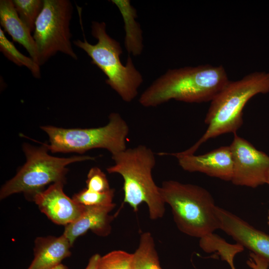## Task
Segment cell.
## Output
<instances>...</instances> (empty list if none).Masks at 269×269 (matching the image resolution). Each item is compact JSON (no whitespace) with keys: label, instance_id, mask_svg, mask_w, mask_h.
<instances>
[{"label":"cell","instance_id":"17","mask_svg":"<svg viewBox=\"0 0 269 269\" xmlns=\"http://www.w3.org/2000/svg\"><path fill=\"white\" fill-rule=\"evenodd\" d=\"M133 269H162L159 261L154 239L150 233L140 235L137 249L133 254Z\"/></svg>","mask_w":269,"mask_h":269},{"label":"cell","instance_id":"1","mask_svg":"<svg viewBox=\"0 0 269 269\" xmlns=\"http://www.w3.org/2000/svg\"><path fill=\"white\" fill-rule=\"evenodd\" d=\"M229 81L222 65L169 69L144 91L139 103L144 107H154L171 100L190 103L211 102Z\"/></svg>","mask_w":269,"mask_h":269},{"label":"cell","instance_id":"19","mask_svg":"<svg viewBox=\"0 0 269 269\" xmlns=\"http://www.w3.org/2000/svg\"><path fill=\"white\" fill-rule=\"evenodd\" d=\"M0 50L8 59L17 66L27 67L35 78L40 77V66L31 57L25 56L17 49L13 43L6 37L1 28Z\"/></svg>","mask_w":269,"mask_h":269},{"label":"cell","instance_id":"20","mask_svg":"<svg viewBox=\"0 0 269 269\" xmlns=\"http://www.w3.org/2000/svg\"><path fill=\"white\" fill-rule=\"evenodd\" d=\"M14 8L20 19L34 31L36 21L43 5V0H13Z\"/></svg>","mask_w":269,"mask_h":269},{"label":"cell","instance_id":"21","mask_svg":"<svg viewBox=\"0 0 269 269\" xmlns=\"http://www.w3.org/2000/svg\"><path fill=\"white\" fill-rule=\"evenodd\" d=\"M133 254L113 251L100 257L97 269H133Z\"/></svg>","mask_w":269,"mask_h":269},{"label":"cell","instance_id":"28","mask_svg":"<svg viewBox=\"0 0 269 269\" xmlns=\"http://www.w3.org/2000/svg\"><path fill=\"white\" fill-rule=\"evenodd\" d=\"M268 224L269 225V214H268Z\"/></svg>","mask_w":269,"mask_h":269},{"label":"cell","instance_id":"7","mask_svg":"<svg viewBox=\"0 0 269 269\" xmlns=\"http://www.w3.org/2000/svg\"><path fill=\"white\" fill-rule=\"evenodd\" d=\"M42 144L38 147L23 144L22 148L26 162L13 178L2 186L0 191L1 199L20 192L33 195L42 191V188L50 183H64L68 165L95 159L94 157L88 155L66 158L53 156L48 154L46 144Z\"/></svg>","mask_w":269,"mask_h":269},{"label":"cell","instance_id":"3","mask_svg":"<svg viewBox=\"0 0 269 269\" xmlns=\"http://www.w3.org/2000/svg\"><path fill=\"white\" fill-rule=\"evenodd\" d=\"M112 158L115 164L107 170L123 178L124 202L134 211L144 202L147 206L150 219L162 217L165 203L160 187L156 185L152 176V170L156 164L153 151L145 145H139L112 155Z\"/></svg>","mask_w":269,"mask_h":269},{"label":"cell","instance_id":"26","mask_svg":"<svg viewBox=\"0 0 269 269\" xmlns=\"http://www.w3.org/2000/svg\"><path fill=\"white\" fill-rule=\"evenodd\" d=\"M51 269H68L66 266L61 263L52 268Z\"/></svg>","mask_w":269,"mask_h":269},{"label":"cell","instance_id":"9","mask_svg":"<svg viewBox=\"0 0 269 269\" xmlns=\"http://www.w3.org/2000/svg\"><path fill=\"white\" fill-rule=\"evenodd\" d=\"M230 146L233 163L232 182L252 188L266 183L269 156L236 133Z\"/></svg>","mask_w":269,"mask_h":269},{"label":"cell","instance_id":"6","mask_svg":"<svg viewBox=\"0 0 269 269\" xmlns=\"http://www.w3.org/2000/svg\"><path fill=\"white\" fill-rule=\"evenodd\" d=\"M41 129L48 135L45 143L52 152L83 153L93 148H104L115 155L127 148L129 127L118 113L109 116L108 123L103 127L89 129H64L51 126Z\"/></svg>","mask_w":269,"mask_h":269},{"label":"cell","instance_id":"24","mask_svg":"<svg viewBox=\"0 0 269 269\" xmlns=\"http://www.w3.org/2000/svg\"><path fill=\"white\" fill-rule=\"evenodd\" d=\"M250 258L247 262V265L252 269H268L269 263L262 257L252 252L250 254Z\"/></svg>","mask_w":269,"mask_h":269},{"label":"cell","instance_id":"16","mask_svg":"<svg viewBox=\"0 0 269 269\" xmlns=\"http://www.w3.org/2000/svg\"><path fill=\"white\" fill-rule=\"evenodd\" d=\"M119 9L123 16L126 36L125 45L127 51L133 55H140L143 49L142 31L138 23L136 21V10L128 0H112Z\"/></svg>","mask_w":269,"mask_h":269},{"label":"cell","instance_id":"27","mask_svg":"<svg viewBox=\"0 0 269 269\" xmlns=\"http://www.w3.org/2000/svg\"><path fill=\"white\" fill-rule=\"evenodd\" d=\"M266 183L269 185V170L268 172L267 177H266Z\"/></svg>","mask_w":269,"mask_h":269},{"label":"cell","instance_id":"14","mask_svg":"<svg viewBox=\"0 0 269 269\" xmlns=\"http://www.w3.org/2000/svg\"><path fill=\"white\" fill-rule=\"evenodd\" d=\"M0 23L12 40L22 45L38 64L37 49L31 32L20 19L12 0H0Z\"/></svg>","mask_w":269,"mask_h":269},{"label":"cell","instance_id":"22","mask_svg":"<svg viewBox=\"0 0 269 269\" xmlns=\"http://www.w3.org/2000/svg\"><path fill=\"white\" fill-rule=\"evenodd\" d=\"M115 190L98 192L84 189L75 194L73 198L77 203L85 206H107L113 204Z\"/></svg>","mask_w":269,"mask_h":269},{"label":"cell","instance_id":"18","mask_svg":"<svg viewBox=\"0 0 269 269\" xmlns=\"http://www.w3.org/2000/svg\"><path fill=\"white\" fill-rule=\"evenodd\" d=\"M200 246L208 253L217 252L223 260L226 261L231 268L235 267L234 259L238 253L244 250V247L238 244L235 245L227 243L219 236L211 234L200 239Z\"/></svg>","mask_w":269,"mask_h":269},{"label":"cell","instance_id":"11","mask_svg":"<svg viewBox=\"0 0 269 269\" xmlns=\"http://www.w3.org/2000/svg\"><path fill=\"white\" fill-rule=\"evenodd\" d=\"M219 229L222 230L243 247L259 255L269 263V235L259 230L238 216L215 206Z\"/></svg>","mask_w":269,"mask_h":269},{"label":"cell","instance_id":"12","mask_svg":"<svg viewBox=\"0 0 269 269\" xmlns=\"http://www.w3.org/2000/svg\"><path fill=\"white\" fill-rule=\"evenodd\" d=\"M63 182L52 184L45 190L33 195L40 211L54 223L67 225L79 217L86 206L68 197L64 192Z\"/></svg>","mask_w":269,"mask_h":269},{"label":"cell","instance_id":"23","mask_svg":"<svg viewBox=\"0 0 269 269\" xmlns=\"http://www.w3.org/2000/svg\"><path fill=\"white\" fill-rule=\"evenodd\" d=\"M86 184L87 188L93 191L105 192L111 189L106 174L98 167L89 170Z\"/></svg>","mask_w":269,"mask_h":269},{"label":"cell","instance_id":"8","mask_svg":"<svg viewBox=\"0 0 269 269\" xmlns=\"http://www.w3.org/2000/svg\"><path fill=\"white\" fill-rule=\"evenodd\" d=\"M72 14V5L69 0H43L33 35L40 66L58 52L74 59H78L71 42L70 23Z\"/></svg>","mask_w":269,"mask_h":269},{"label":"cell","instance_id":"4","mask_svg":"<svg viewBox=\"0 0 269 269\" xmlns=\"http://www.w3.org/2000/svg\"><path fill=\"white\" fill-rule=\"evenodd\" d=\"M165 203L171 207L174 221L182 233L202 238L219 229L214 199L205 188L174 180L160 187Z\"/></svg>","mask_w":269,"mask_h":269},{"label":"cell","instance_id":"2","mask_svg":"<svg viewBox=\"0 0 269 269\" xmlns=\"http://www.w3.org/2000/svg\"><path fill=\"white\" fill-rule=\"evenodd\" d=\"M269 92V72H254L240 80L230 81L210 102L204 120L208 127L204 134L181 153L194 154L209 139L226 133H236L243 123V111L246 104L254 96Z\"/></svg>","mask_w":269,"mask_h":269},{"label":"cell","instance_id":"13","mask_svg":"<svg viewBox=\"0 0 269 269\" xmlns=\"http://www.w3.org/2000/svg\"><path fill=\"white\" fill-rule=\"evenodd\" d=\"M113 203L107 206H86L81 215L66 225L63 235L71 246L78 237L90 230L99 235H107L110 232L111 217L109 213L115 208Z\"/></svg>","mask_w":269,"mask_h":269},{"label":"cell","instance_id":"29","mask_svg":"<svg viewBox=\"0 0 269 269\" xmlns=\"http://www.w3.org/2000/svg\"><path fill=\"white\" fill-rule=\"evenodd\" d=\"M231 269H236V268H235V267H234L231 268Z\"/></svg>","mask_w":269,"mask_h":269},{"label":"cell","instance_id":"5","mask_svg":"<svg viewBox=\"0 0 269 269\" xmlns=\"http://www.w3.org/2000/svg\"><path fill=\"white\" fill-rule=\"evenodd\" d=\"M92 35L97 39L95 44L85 39H77L73 43L83 50L91 58V63L97 66L106 76V83L126 102H132L137 96L138 89L143 82L140 72L135 68L129 56L124 65L120 55L123 50L119 42L110 37L104 22H92Z\"/></svg>","mask_w":269,"mask_h":269},{"label":"cell","instance_id":"10","mask_svg":"<svg viewBox=\"0 0 269 269\" xmlns=\"http://www.w3.org/2000/svg\"><path fill=\"white\" fill-rule=\"evenodd\" d=\"M161 156L172 155L176 157L184 170L199 172L225 181H231L233 163L230 146H221L206 153L196 155L179 152L158 153Z\"/></svg>","mask_w":269,"mask_h":269},{"label":"cell","instance_id":"25","mask_svg":"<svg viewBox=\"0 0 269 269\" xmlns=\"http://www.w3.org/2000/svg\"><path fill=\"white\" fill-rule=\"evenodd\" d=\"M101 256L99 254L93 255L89 259L85 269H97L98 264Z\"/></svg>","mask_w":269,"mask_h":269},{"label":"cell","instance_id":"15","mask_svg":"<svg viewBox=\"0 0 269 269\" xmlns=\"http://www.w3.org/2000/svg\"><path fill=\"white\" fill-rule=\"evenodd\" d=\"M71 245L63 234L59 237L39 238L35 242L34 257L27 269H51L70 256Z\"/></svg>","mask_w":269,"mask_h":269}]
</instances>
